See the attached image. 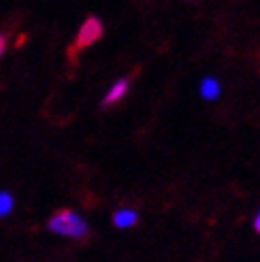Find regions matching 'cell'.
I'll return each instance as SVG.
<instances>
[{
  "instance_id": "8",
  "label": "cell",
  "mask_w": 260,
  "mask_h": 262,
  "mask_svg": "<svg viewBox=\"0 0 260 262\" xmlns=\"http://www.w3.org/2000/svg\"><path fill=\"white\" fill-rule=\"evenodd\" d=\"M24 43H26V34L17 36V41H15V47H24Z\"/></svg>"
},
{
  "instance_id": "6",
  "label": "cell",
  "mask_w": 260,
  "mask_h": 262,
  "mask_svg": "<svg viewBox=\"0 0 260 262\" xmlns=\"http://www.w3.org/2000/svg\"><path fill=\"white\" fill-rule=\"evenodd\" d=\"M11 207H13V199H11V194L0 192V215H7V213L11 211Z\"/></svg>"
},
{
  "instance_id": "9",
  "label": "cell",
  "mask_w": 260,
  "mask_h": 262,
  "mask_svg": "<svg viewBox=\"0 0 260 262\" xmlns=\"http://www.w3.org/2000/svg\"><path fill=\"white\" fill-rule=\"evenodd\" d=\"M254 226H256V232H260V213H258V217H256V222H254Z\"/></svg>"
},
{
  "instance_id": "4",
  "label": "cell",
  "mask_w": 260,
  "mask_h": 262,
  "mask_svg": "<svg viewBox=\"0 0 260 262\" xmlns=\"http://www.w3.org/2000/svg\"><path fill=\"white\" fill-rule=\"evenodd\" d=\"M137 220H139V215H137V211H133V209H120V211L113 215V222H115V226H118V228L135 226Z\"/></svg>"
},
{
  "instance_id": "1",
  "label": "cell",
  "mask_w": 260,
  "mask_h": 262,
  "mask_svg": "<svg viewBox=\"0 0 260 262\" xmlns=\"http://www.w3.org/2000/svg\"><path fill=\"white\" fill-rule=\"evenodd\" d=\"M49 230L71 239H83L88 234V224L71 209H60V211L49 220Z\"/></svg>"
},
{
  "instance_id": "2",
  "label": "cell",
  "mask_w": 260,
  "mask_h": 262,
  "mask_svg": "<svg viewBox=\"0 0 260 262\" xmlns=\"http://www.w3.org/2000/svg\"><path fill=\"white\" fill-rule=\"evenodd\" d=\"M102 32H105V28H102V21L98 19V17H88L83 24H81V28H79V32H77V41H75V45L69 49V56L73 58V62L77 60V51L79 49H85V47H90V45H94L96 41H100V36H102Z\"/></svg>"
},
{
  "instance_id": "5",
  "label": "cell",
  "mask_w": 260,
  "mask_h": 262,
  "mask_svg": "<svg viewBox=\"0 0 260 262\" xmlns=\"http://www.w3.org/2000/svg\"><path fill=\"white\" fill-rule=\"evenodd\" d=\"M201 90H203V96H205L207 100H213V98H218V94H220V85H218L215 79H205V81L201 83Z\"/></svg>"
},
{
  "instance_id": "3",
  "label": "cell",
  "mask_w": 260,
  "mask_h": 262,
  "mask_svg": "<svg viewBox=\"0 0 260 262\" xmlns=\"http://www.w3.org/2000/svg\"><path fill=\"white\" fill-rule=\"evenodd\" d=\"M128 88H130V79H120L118 83H115L109 92H107V96H105V100H102V107H111V104H115V102H120L124 96H126V92H128Z\"/></svg>"
},
{
  "instance_id": "7",
  "label": "cell",
  "mask_w": 260,
  "mask_h": 262,
  "mask_svg": "<svg viewBox=\"0 0 260 262\" xmlns=\"http://www.w3.org/2000/svg\"><path fill=\"white\" fill-rule=\"evenodd\" d=\"M5 47H7V41H5V36L0 34V58H3V54H5Z\"/></svg>"
}]
</instances>
